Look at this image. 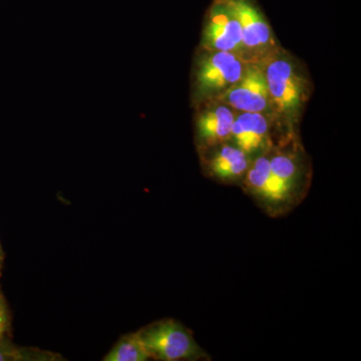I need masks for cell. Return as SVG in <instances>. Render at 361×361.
Wrapping results in <instances>:
<instances>
[{
    "instance_id": "cell-1",
    "label": "cell",
    "mask_w": 361,
    "mask_h": 361,
    "mask_svg": "<svg viewBox=\"0 0 361 361\" xmlns=\"http://www.w3.org/2000/svg\"><path fill=\"white\" fill-rule=\"evenodd\" d=\"M151 360L159 361L210 360L193 332L175 319H161L137 331Z\"/></svg>"
},
{
    "instance_id": "cell-2",
    "label": "cell",
    "mask_w": 361,
    "mask_h": 361,
    "mask_svg": "<svg viewBox=\"0 0 361 361\" xmlns=\"http://www.w3.org/2000/svg\"><path fill=\"white\" fill-rule=\"evenodd\" d=\"M242 182L246 193L253 197L268 215L278 217L297 206L291 195L271 172L268 156L255 159Z\"/></svg>"
},
{
    "instance_id": "cell-3",
    "label": "cell",
    "mask_w": 361,
    "mask_h": 361,
    "mask_svg": "<svg viewBox=\"0 0 361 361\" xmlns=\"http://www.w3.org/2000/svg\"><path fill=\"white\" fill-rule=\"evenodd\" d=\"M249 63L239 54L209 51L197 66L196 85L203 97L218 96L243 77Z\"/></svg>"
},
{
    "instance_id": "cell-4",
    "label": "cell",
    "mask_w": 361,
    "mask_h": 361,
    "mask_svg": "<svg viewBox=\"0 0 361 361\" xmlns=\"http://www.w3.org/2000/svg\"><path fill=\"white\" fill-rule=\"evenodd\" d=\"M264 77L270 101L282 113H293L301 106L304 82L288 59L270 56L266 59Z\"/></svg>"
},
{
    "instance_id": "cell-5",
    "label": "cell",
    "mask_w": 361,
    "mask_h": 361,
    "mask_svg": "<svg viewBox=\"0 0 361 361\" xmlns=\"http://www.w3.org/2000/svg\"><path fill=\"white\" fill-rule=\"evenodd\" d=\"M202 44L208 51H229L245 59L241 26L224 0H214L209 9Z\"/></svg>"
},
{
    "instance_id": "cell-6",
    "label": "cell",
    "mask_w": 361,
    "mask_h": 361,
    "mask_svg": "<svg viewBox=\"0 0 361 361\" xmlns=\"http://www.w3.org/2000/svg\"><path fill=\"white\" fill-rule=\"evenodd\" d=\"M241 26L242 40L246 52L269 56L274 45L273 33L264 16L253 0H224Z\"/></svg>"
},
{
    "instance_id": "cell-7",
    "label": "cell",
    "mask_w": 361,
    "mask_h": 361,
    "mask_svg": "<svg viewBox=\"0 0 361 361\" xmlns=\"http://www.w3.org/2000/svg\"><path fill=\"white\" fill-rule=\"evenodd\" d=\"M217 97L223 104L242 113H263L271 102L264 73L250 63L243 77Z\"/></svg>"
},
{
    "instance_id": "cell-8",
    "label": "cell",
    "mask_w": 361,
    "mask_h": 361,
    "mask_svg": "<svg viewBox=\"0 0 361 361\" xmlns=\"http://www.w3.org/2000/svg\"><path fill=\"white\" fill-rule=\"evenodd\" d=\"M234 113L227 104L209 109L197 118V139L202 149L215 148L231 137Z\"/></svg>"
},
{
    "instance_id": "cell-9",
    "label": "cell",
    "mask_w": 361,
    "mask_h": 361,
    "mask_svg": "<svg viewBox=\"0 0 361 361\" xmlns=\"http://www.w3.org/2000/svg\"><path fill=\"white\" fill-rule=\"evenodd\" d=\"M235 146L247 155L269 146V126L262 113H242L233 123L231 137Z\"/></svg>"
},
{
    "instance_id": "cell-10",
    "label": "cell",
    "mask_w": 361,
    "mask_h": 361,
    "mask_svg": "<svg viewBox=\"0 0 361 361\" xmlns=\"http://www.w3.org/2000/svg\"><path fill=\"white\" fill-rule=\"evenodd\" d=\"M218 147L206 161L209 174L220 182L243 180L251 165L249 156L236 146L223 144Z\"/></svg>"
},
{
    "instance_id": "cell-11",
    "label": "cell",
    "mask_w": 361,
    "mask_h": 361,
    "mask_svg": "<svg viewBox=\"0 0 361 361\" xmlns=\"http://www.w3.org/2000/svg\"><path fill=\"white\" fill-rule=\"evenodd\" d=\"M268 158L271 172L291 195L297 205H299L304 194L301 183V168L296 156L286 152H277Z\"/></svg>"
},
{
    "instance_id": "cell-12",
    "label": "cell",
    "mask_w": 361,
    "mask_h": 361,
    "mask_svg": "<svg viewBox=\"0 0 361 361\" xmlns=\"http://www.w3.org/2000/svg\"><path fill=\"white\" fill-rule=\"evenodd\" d=\"M151 360L137 332L125 334L104 356V361H147Z\"/></svg>"
},
{
    "instance_id": "cell-13",
    "label": "cell",
    "mask_w": 361,
    "mask_h": 361,
    "mask_svg": "<svg viewBox=\"0 0 361 361\" xmlns=\"http://www.w3.org/2000/svg\"><path fill=\"white\" fill-rule=\"evenodd\" d=\"M63 356L44 349L20 346L11 341V337L0 338V361H58Z\"/></svg>"
},
{
    "instance_id": "cell-14",
    "label": "cell",
    "mask_w": 361,
    "mask_h": 361,
    "mask_svg": "<svg viewBox=\"0 0 361 361\" xmlns=\"http://www.w3.org/2000/svg\"><path fill=\"white\" fill-rule=\"evenodd\" d=\"M11 312L4 294L0 292V338L11 337Z\"/></svg>"
},
{
    "instance_id": "cell-15",
    "label": "cell",
    "mask_w": 361,
    "mask_h": 361,
    "mask_svg": "<svg viewBox=\"0 0 361 361\" xmlns=\"http://www.w3.org/2000/svg\"><path fill=\"white\" fill-rule=\"evenodd\" d=\"M4 258H6V254H4V248H2L1 242H0V275H1L2 269H4Z\"/></svg>"
}]
</instances>
